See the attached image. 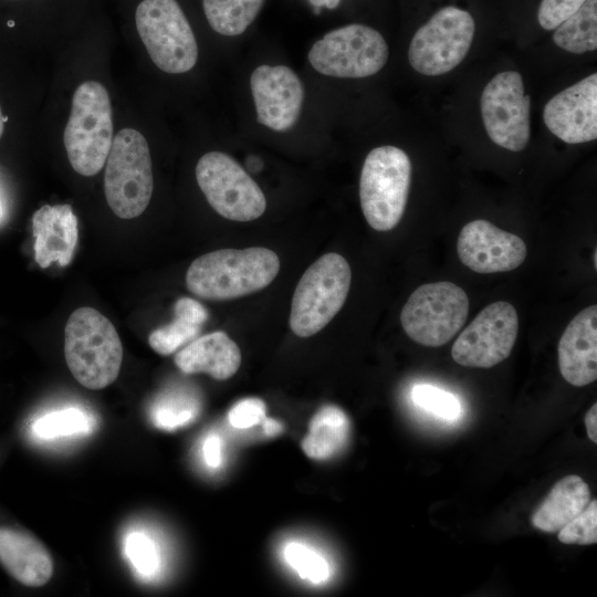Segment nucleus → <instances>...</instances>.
<instances>
[{"instance_id": "nucleus-1", "label": "nucleus", "mask_w": 597, "mask_h": 597, "mask_svg": "<svg viewBox=\"0 0 597 597\" xmlns=\"http://www.w3.org/2000/svg\"><path fill=\"white\" fill-rule=\"evenodd\" d=\"M279 271V256L270 249H221L197 258L188 268L186 284L198 297L226 301L266 287Z\"/></svg>"}, {"instance_id": "nucleus-2", "label": "nucleus", "mask_w": 597, "mask_h": 597, "mask_svg": "<svg viewBox=\"0 0 597 597\" xmlns=\"http://www.w3.org/2000/svg\"><path fill=\"white\" fill-rule=\"evenodd\" d=\"M64 356L75 380L87 389L98 390L118 377L123 346L112 322L97 310L83 306L66 322Z\"/></svg>"}, {"instance_id": "nucleus-3", "label": "nucleus", "mask_w": 597, "mask_h": 597, "mask_svg": "<svg viewBox=\"0 0 597 597\" xmlns=\"http://www.w3.org/2000/svg\"><path fill=\"white\" fill-rule=\"evenodd\" d=\"M63 139L77 174L91 177L101 171L113 140L111 98L103 84L86 81L75 90Z\"/></svg>"}, {"instance_id": "nucleus-4", "label": "nucleus", "mask_w": 597, "mask_h": 597, "mask_svg": "<svg viewBox=\"0 0 597 597\" xmlns=\"http://www.w3.org/2000/svg\"><path fill=\"white\" fill-rule=\"evenodd\" d=\"M411 181L409 156L396 146H380L368 153L359 179V200L368 224L389 231L401 220Z\"/></svg>"}, {"instance_id": "nucleus-5", "label": "nucleus", "mask_w": 597, "mask_h": 597, "mask_svg": "<svg viewBox=\"0 0 597 597\" xmlns=\"http://www.w3.org/2000/svg\"><path fill=\"white\" fill-rule=\"evenodd\" d=\"M105 165L104 191L111 210L122 219L140 216L154 189L146 138L134 128L121 129L112 140Z\"/></svg>"}, {"instance_id": "nucleus-6", "label": "nucleus", "mask_w": 597, "mask_h": 597, "mask_svg": "<svg viewBox=\"0 0 597 597\" xmlns=\"http://www.w3.org/2000/svg\"><path fill=\"white\" fill-rule=\"evenodd\" d=\"M352 270L344 256L326 253L300 279L291 304L290 327L300 337L323 329L343 307L349 292Z\"/></svg>"}, {"instance_id": "nucleus-7", "label": "nucleus", "mask_w": 597, "mask_h": 597, "mask_svg": "<svg viewBox=\"0 0 597 597\" xmlns=\"http://www.w3.org/2000/svg\"><path fill=\"white\" fill-rule=\"evenodd\" d=\"M137 32L155 65L170 74L190 71L198 44L176 0H143L136 9Z\"/></svg>"}, {"instance_id": "nucleus-8", "label": "nucleus", "mask_w": 597, "mask_h": 597, "mask_svg": "<svg viewBox=\"0 0 597 597\" xmlns=\"http://www.w3.org/2000/svg\"><path fill=\"white\" fill-rule=\"evenodd\" d=\"M469 314V297L463 289L449 281L417 287L400 313L401 326L413 342L439 347L458 334Z\"/></svg>"}, {"instance_id": "nucleus-9", "label": "nucleus", "mask_w": 597, "mask_h": 597, "mask_svg": "<svg viewBox=\"0 0 597 597\" xmlns=\"http://www.w3.org/2000/svg\"><path fill=\"white\" fill-rule=\"evenodd\" d=\"M389 49L375 29L352 23L327 32L308 52L314 70L327 76L362 78L379 72L388 61Z\"/></svg>"}, {"instance_id": "nucleus-10", "label": "nucleus", "mask_w": 597, "mask_h": 597, "mask_svg": "<svg viewBox=\"0 0 597 597\" xmlns=\"http://www.w3.org/2000/svg\"><path fill=\"white\" fill-rule=\"evenodd\" d=\"M474 33L475 22L470 12L443 7L413 34L408 49L409 63L423 75L446 74L463 61Z\"/></svg>"}, {"instance_id": "nucleus-11", "label": "nucleus", "mask_w": 597, "mask_h": 597, "mask_svg": "<svg viewBox=\"0 0 597 597\" xmlns=\"http://www.w3.org/2000/svg\"><path fill=\"white\" fill-rule=\"evenodd\" d=\"M196 178L208 203L226 219L247 222L265 211L263 191L228 154H205L196 166Z\"/></svg>"}, {"instance_id": "nucleus-12", "label": "nucleus", "mask_w": 597, "mask_h": 597, "mask_svg": "<svg viewBox=\"0 0 597 597\" xmlns=\"http://www.w3.org/2000/svg\"><path fill=\"white\" fill-rule=\"evenodd\" d=\"M484 128L494 144L511 151L523 150L531 136V97L524 94L522 75L505 71L485 85L480 101Z\"/></svg>"}, {"instance_id": "nucleus-13", "label": "nucleus", "mask_w": 597, "mask_h": 597, "mask_svg": "<svg viewBox=\"0 0 597 597\" xmlns=\"http://www.w3.org/2000/svg\"><path fill=\"white\" fill-rule=\"evenodd\" d=\"M517 333L514 306L505 301L491 303L458 336L451 356L464 367L491 368L511 355Z\"/></svg>"}, {"instance_id": "nucleus-14", "label": "nucleus", "mask_w": 597, "mask_h": 597, "mask_svg": "<svg viewBox=\"0 0 597 597\" xmlns=\"http://www.w3.org/2000/svg\"><path fill=\"white\" fill-rule=\"evenodd\" d=\"M256 121L275 132L291 129L297 122L304 87L298 76L285 65H260L250 77Z\"/></svg>"}, {"instance_id": "nucleus-15", "label": "nucleus", "mask_w": 597, "mask_h": 597, "mask_svg": "<svg viewBox=\"0 0 597 597\" xmlns=\"http://www.w3.org/2000/svg\"><path fill=\"white\" fill-rule=\"evenodd\" d=\"M457 251L465 266L481 274L512 271L527 255L526 244L519 235L483 219L473 220L462 228Z\"/></svg>"}, {"instance_id": "nucleus-16", "label": "nucleus", "mask_w": 597, "mask_h": 597, "mask_svg": "<svg viewBox=\"0 0 597 597\" xmlns=\"http://www.w3.org/2000/svg\"><path fill=\"white\" fill-rule=\"evenodd\" d=\"M543 119L548 130L567 144L597 138V74L593 73L553 96Z\"/></svg>"}, {"instance_id": "nucleus-17", "label": "nucleus", "mask_w": 597, "mask_h": 597, "mask_svg": "<svg viewBox=\"0 0 597 597\" xmlns=\"http://www.w3.org/2000/svg\"><path fill=\"white\" fill-rule=\"evenodd\" d=\"M558 367L563 378L584 387L597 378V306L590 305L575 315L563 332L557 346Z\"/></svg>"}, {"instance_id": "nucleus-18", "label": "nucleus", "mask_w": 597, "mask_h": 597, "mask_svg": "<svg viewBox=\"0 0 597 597\" xmlns=\"http://www.w3.org/2000/svg\"><path fill=\"white\" fill-rule=\"evenodd\" d=\"M34 259L46 269L52 264L67 266L77 244V218L70 205H44L32 216Z\"/></svg>"}, {"instance_id": "nucleus-19", "label": "nucleus", "mask_w": 597, "mask_h": 597, "mask_svg": "<svg viewBox=\"0 0 597 597\" xmlns=\"http://www.w3.org/2000/svg\"><path fill=\"white\" fill-rule=\"evenodd\" d=\"M0 562L15 580L29 587L43 586L53 575V561L46 547L14 528L0 527Z\"/></svg>"}, {"instance_id": "nucleus-20", "label": "nucleus", "mask_w": 597, "mask_h": 597, "mask_svg": "<svg viewBox=\"0 0 597 597\" xmlns=\"http://www.w3.org/2000/svg\"><path fill=\"white\" fill-rule=\"evenodd\" d=\"M175 364L185 374L205 373L224 380L238 371L241 352L224 332H213L185 345L176 354Z\"/></svg>"}, {"instance_id": "nucleus-21", "label": "nucleus", "mask_w": 597, "mask_h": 597, "mask_svg": "<svg viewBox=\"0 0 597 597\" xmlns=\"http://www.w3.org/2000/svg\"><path fill=\"white\" fill-rule=\"evenodd\" d=\"M591 500L589 485L579 475L570 474L557 481L538 507L531 523L544 533H557L580 513Z\"/></svg>"}, {"instance_id": "nucleus-22", "label": "nucleus", "mask_w": 597, "mask_h": 597, "mask_svg": "<svg viewBox=\"0 0 597 597\" xmlns=\"http://www.w3.org/2000/svg\"><path fill=\"white\" fill-rule=\"evenodd\" d=\"M174 320L148 336L149 346L159 355L168 356L193 341L208 312L202 304L190 297H180L174 306Z\"/></svg>"}, {"instance_id": "nucleus-23", "label": "nucleus", "mask_w": 597, "mask_h": 597, "mask_svg": "<svg viewBox=\"0 0 597 597\" xmlns=\"http://www.w3.org/2000/svg\"><path fill=\"white\" fill-rule=\"evenodd\" d=\"M349 432L350 422L346 413L337 406H324L311 419L302 449L312 459H328L344 448Z\"/></svg>"}, {"instance_id": "nucleus-24", "label": "nucleus", "mask_w": 597, "mask_h": 597, "mask_svg": "<svg viewBox=\"0 0 597 597\" xmlns=\"http://www.w3.org/2000/svg\"><path fill=\"white\" fill-rule=\"evenodd\" d=\"M553 41L561 49L583 54L597 49V0L583 6L554 29Z\"/></svg>"}, {"instance_id": "nucleus-25", "label": "nucleus", "mask_w": 597, "mask_h": 597, "mask_svg": "<svg viewBox=\"0 0 597 597\" xmlns=\"http://www.w3.org/2000/svg\"><path fill=\"white\" fill-rule=\"evenodd\" d=\"M264 0H202L205 15L219 34L237 36L254 21Z\"/></svg>"}, {"instance_id": "nucleus-26", "label": "nucleus", "mask_w": 597, "mask_h": 597, "mask_svg": "<svg viewBox=\"0 0 597 597\" xmlns=\"http://www.w3.org/2000/svg\"><path fill=\"white\" fill-rule=\"evenodd\" d=\"M92 423L93 420L85 411L71 407L39 418L33 423V432L43 439H54L91 432Z\"/></svg>"}, {"instance_id": "nucleus-27", "label": "nucleus", "mask_w": 597, "mask_h": 597, "mask_svg": "<svg viewBox=\"0 0 597 597\" xmlns=\"http://www.w3.org/2000/svg\"><path fill=\"white\" fill-rule=\"evenodd\" d=\"M284 558L287 564L300 575L301 578L318 584L329 576V567L326 559L311 547L291 542L284 548Z\"/></svg>"}, {"instance_id": "nucleus-28", "label": "nucleus", "mask_w": 597, "mask_h": 597, "mask_svg": "<svg viewBox=\"0 0 597 597\" xmlns=\"http://www.w3.org/2000/svg\"><path fill=\"white\" fill-rule=\"evenodd\" d=\"M125 552L135 570L145 578L154 577L160 567L156 543L143 532H132L125 541Z\"/></svg>"}, {"instance_id": "nucleus-29", "label": "nucleus", "mask_w": 597, "mask_h": 597, "mask_svg": "<svg viewBox=\"0 0 597 597\" xmlns=\"http://www.w3.org/2000/svg\"><path fill=\"white\" fill-rule=\"evenodd\" d=\"M413 402L426 411L452 420L459 417L461 405L458 398L443 389L431 385H417L412 389Z\"/></svg>"}, {"instance_id": "nucleus-30", "label": "nucleus", "mask_w": 597, "mask_h": 597, "mask_svg": "<svg viewBox=\"0 0 597 597\" xmlns=\"http://www.w3.org/2000/svg\"><path fill=\"white\" fill-rule=\"evenodd\" d=\"M558 541L567 545H591L597 543V500L587 506L558 531Z\"/></svg>"}, {"instance_id": "nucleus-31", "label": "nucleus", "mask_w": 597, "mask_h": 597, "mask_svg": "<svg viewBox=\"0 0 597 597\" xmlns=\"http://www.w3.org/2000/svg\"><path fill=\"white\" fill-rule=\"evenodd\" d=\"M197 412V405L188 397L163 398L153 411L154 422L161 429L172 430L189 422Z\"/></svg>"}, {"instance_id": "nucleus-32", "label": "nucleus", "mask_w": 597, "mask_h": 597, "mask_svg": "<svg viewBox=\"0 0 597 597\" xmlns=\"http://www.w3.org/2000/svg\"><path fill=\"white\" fill-rule=\"evenodd\" d=\"M586 0H542L537 10V20L545 30H554L575 13Z\"/></svg>"}, {"instance_id": "nucleus-33", "label": "nucleus", "mask_w": 597, "mask_h": 597, "mask_svg": "<svg viewBox=\"0 0 597 597\" xmlns=\"http://www.w3.org/2000/svg\"><path fill=\"white\" fill-rule=\"evenodd\" d=\"M265 418V405L259 398H247L237 402L228 413L231 426L238 429L251 428Z\"/></svg>"}, {"instance_id": "nucleus-34", "label": "nucleus", "mask_w": 597, "mask_h": 597, "mask_svg": "<svg viewBox=\"0 0 597 597\" xmlns=\"http://www.w3.org/2000/svg\"><path fill=\"white\" fill-rule=\"evenodd\" d=\"M203 457L208 467L216 469L221 463V440L217 434H210L203 443Z\"/></svg>"}, {"instance_id": "nucleus-35", "label": "nucleus", "mask_w": 597, "mask_h": 597, "mask_svg": "<svg viewBox=\"0 0 597 597\" xmlns=\"http://www.w3.org/2000/svg\"><path fill=\"white\" fill-rule=\"evenodd\" d=\"M585 427L588 438L597 443V404H594L585 415Z\"/></svg>"}, {"instance_id": "nucleus-36", "label": "nucleus", "mask_w": 597, "mask_h": 597, "mask_svg": "<svg viewBox=\"0 0 597 597\" xmlns=\"http://www.w3.org/2000/svg\"><path fill=\"white\" fill-rule=\"evenodd\" d=\"M262 426L264 434L268 437L277 436L283 430V426L281 422L268 417L262 420Z\"/></svg>"}, {"instance_id": "nucleus-37", "label": "nucleus", "mask_w": 597, "mask_h": 597, "mask_svg": "<svg viewBox=\"0 0 597 597\" xmlns=\"http://www.w3.org/2000/svg\"><path fill=\"white\" fill-rule=\"evenodd\" d=\"M308 2L315 8L325 7L327 9H335L341 0H308Z\"/></svg>"}, {"instance_id": "nucleus-38", "label": "nucleus", "mask_w": 597, "mask_h": 597, "mask_svg": "<svg viewBox=\"0 0 597 597\" xmlns=\"http://www.w3.org/2000/svg\"><path fill=\"white\" fill-rule=\"evenodd\" d=\"M247 167L253 172H258L262 169L263 163L256 156H249L247 159Z\"/></svg>"}, {"instance_id": "nucleus-39", "label": "nucleus", "mask_w": 597, "mask_h": 597, "mask_svg": "<svg viewBox=\"0 0 597 597\" xmlns=\"http://www.w3.org/2000/svg\"><path fill=\"white\" fill-rule=\"evenodd\" d=\"M4 121H6V117H3L2 111H1V107H0V138H1V136L3 134Z\"/></svg>"}]
</instances>
